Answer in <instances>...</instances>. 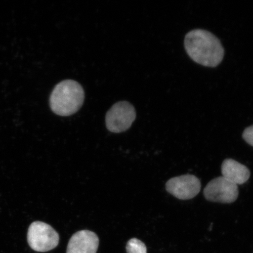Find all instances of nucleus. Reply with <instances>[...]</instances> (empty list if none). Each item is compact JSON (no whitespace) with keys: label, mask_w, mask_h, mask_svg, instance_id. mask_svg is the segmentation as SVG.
I'll return each mask as SVG.
<instances>
[{"label":"nucleus","mask_w":253,"mask_h":253,"mask_svg":"<svg viewBox=\"0 0 253 253\" xmlns=\"http://www.w3.org/2000/svg\"><path fill=\"white\" fill-rule=\"evenodd\" d=\"M185 46L192 59L208 67H215L223 58L224 49L220 41L207 31L189 32L185 37Z\"/></svg>","instance_id":"obj_1"},{"label":"nucleus","mask_w":253,"mask_h":253,"mask_svg":"<svg viewBox=\"0 0 253 253\" xmlns=\"http://www.w3.org/2000/svg\"><path fill=\"white\" fill-rule=\"evenodd\" d=\"M84 99V88L80 84L73 80L63 81L53 88L50 107L57 115L69 116L81 109Z\"/></svg>","instance_id":"obj_2"},{"label":"nucleus","mask_w":253,"mask_h":253,"mask_svg":"<svg viewBox=\"0 0 253 253\" xmlns=\"http://www.w3.org/2000/svg\"><path fill=\"white\" fill-rule=\"evenodd\" d=\"M27 240L33 251L47 252L58 246L59 236L48 224L37 221L31 223L28 229Z\"/></svg>","instance_id":"obj_3"},{"label":"nucleus","mask_w":253,"mask_h":253,"mask_svg":"<svg viewBox=\"0 0 253 253\" xmlns=\"http://www.w3.org/2000/svg\"><path fill=\"white\" fill-rule=\"evenodd\" d=\"M136 118L135 110L130 103L119 102L114 104L107 113L106 125L111 132L119 133L127 130Z\"/></svg>","instance_id":"obj_4"},{"label":"nucleus","mask_w":253,"mask_h":253,"mask_svg":"<svg viewBox=\"0 0 253 253\" xmlns=\"http://www.w3.org/2000/svg\"><path fill=\"white\" fill-rule=\"evenodd\" d=\"M204 194L209 201L231 204L238 198V186L224 177L219 176L208 183L204 190Z\"/></svg>","instance_id":"obj_5"},{"label":"nucleus","mask_w":253,"mask_h":253,"mask_svg":"<svg viewBox=\"0 0 253 253\" xmlns=\"http://www.w3.org/2000/svg\"><path fill=\"white\" fill-rule=\"evenodd\" d=\"M166 187L167 192L173 197L181 200H189L200 192L201 183L197 176L188 174L170 179Z\"/></svg>","instance_id":"obj_6"},{"label":"nucleus","mask_w":253,"mask_h":253,"mask_svg":"<svg viewBox=\"0 0 253 253\" xmlns=\"http://www.w3.org/2000/svg\"><path fill=\"white\" fill-rule=\"evenodd\" d=\"M99 245V239L96 233L81 230L72 236L66 253H96Z\"/></svg>","instance_id":"obj_7"},{"label":"nucleus","mask_w":253,"mask_h":253,"mask_svg":"<svg viewBox=\"0 0 253 253\" xmlns=\"http://www.w3.org/2000/svg\"><path fill=\"white\" fill-rule=\"evenodd\" d=\"M221 173L224 178L237 185L243 184L251 176V171L248 167L233 159L223 161Z\"/></svg>","instance_id":"obj_8"},{"label":"nucleus","mask_w":253,"mask_h":253,"mask_svg":"<svg viewBox=\"0 0 253 253\" xmlns=\"http://www.w3.org/2000/svg\"><path fill=\"white\" fill-rule=\"evenodd\" d=\"M126 251L127 253H147V248L141 240L133 238L126 243Z\"/></svg>","instance_id":"obj_9"},{"label":"nucleus","mask_w":253,"mask_h":253,"mask_svg":"<svg viewBox=\"0 0 253 253\" xmlns=\"http://www.w3.org/2000/svg\"><path fill=\"white\" fill-rule=\"evenodd\" d=\"M243 138L249 144L253 147V126H249L245 129L243 133Z\"/></svg>","instance_id":"obj_10"}]
</instances>
